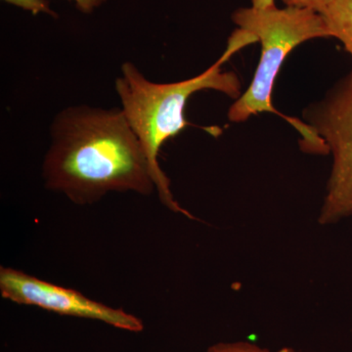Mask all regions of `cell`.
I'll return each instance as SVG.
<instances>
[{"mask_svg": "<svg viewBox=\"0 0 352 352\" xmlns=\"http://www.w3.org/2000/svg\"><path fill=\"white\" fill-rule=\"evenodd\" d=\"M11 6L19 7L24 10L30 11L34 15L39 13L47 14L52 17H57V14L50 8L46 0H3Z\"/></svg>", "mask_w": 352, "mask_h": 352, "instance_id": "cell-8", "label": "cell"}, {"mask_svg": "<svg viewBox=\"0 0 352 352\" xmlns=\"http://www.w3.org/2000/svg\"><path fill=\"white\" fill-rule=\"evenodd\" d=\"M320 14L331 38L339 39L352 57V0H336Z\"/></svg>", "mask_w": 352, "mask_h": 352, "instance_id": "cell-6", "label": "cell"}, {"mask_svg": "<svg viewBox=\"0 0 352 352\" xmlns=\"http://www.w3.org/2000/svg\"><path fill=\"white\" fill-rule=\"evenodd\" d=\"M80 12L89 14L100 7L106 0H72Z\"/></svg>", "mask_w": 352, "mask_h": 352, "instance_id": "cell-10", "label": "cell"}, {"mask_svg": "<svg viewBox=\"0 0 352 352\" xmlns=\"http://www.w3.org/2000/svg\"><path fill=\"white\" fill-rule=\"evenodd\" d=\"M207 352H296L292 347L285 346L277 351H270L249 342H220L208 347Z\"/></svg>", "mask_w": 352, "mask_h": 352, "instance_id": "cell-7", "label": "cell"}, {"mask_svg": "<svg viewBox=\"0 0 352 352\" xmlns=\"http://www.w3.org/2000/svg\"><path fill=\"white\" fill-rule=\"evenodd\" d=\"M43 176L46 188L82 206L110 192L148 196L156 190L142 146L119 108L80 105L58 113Z\"/></svg>", "mask_w": 352, "mask_h": 352, "instance_id": "cell-1", "label": "cell"}, {"mask_svg": "<svg viewBox=\"0 0 352 352\" xmlns=\"http://www.w3.org/2000/svg\"><path fill=\"white\" fill-rule=\"evenodd\" d=\"M231 18L239 29L256 36L261 43V54L251 85L229 109L228 119L243 122L256 113H277L273 107L272 92L280 69L300 44L331 38L323 17L320 13L298 7L251 6L237 9Z\"/></svg>", "mask_w": 352, "mask_h": 352, "instance_id": "cell-3", "label": "cell"}, {"mask_svg": "<svg viewBox=\"0 0 352 352\" xmlns=\"http://www.w3.org/2000/svg\"><path fill=\"white\" fill-rule=\"evenodd\" d=\"M0 293L6 300L18 305H32L65 316L101 321L129 332L138 333L144 329L141 319L124 309L109 307L75 289L48 283L14 268H0Z\"/></svg>", "mask_w": 352, "mask_h": 352, "instance_id": "cell-5", "label": "cell"}, {"mask_svg": "<svg viewBox=\"0 0 352 352\" xmlns=\"http://www.w3.org/2000/svg\"><path fill=\"white\" fill-rule=\"evenodd\" d=\"M303 118L333 156L318 222L337 223L352 215V71L305 109Z\"/></svg>", "mask_w": 352, "mask_h": 352, "instance_id": "cell-4", "label": "cell"}, {"mask_svg": "<svg viewBox=\"0 0 352 352\" xmlns=\"http://www.w3.org/2000/svg\"><path fill=\"white\" fill-rule=\"evenodd\" d=\"M254 43H258V39L254 34L238 28L214 64L201 75L178 82H151L131 62L122 65L115 85L122 103L120 109L147 157L160 200L171 212L194 219L173 197L170 179L157 161L160 150L166 140L188 126L184 111L191 95L201 90L214 89L231 98H239L242 95L239 78L233 72L222 71V66L238 51Z\"/></svg>", "mask_w": 352, "mask_h": 352, "instance_id": "cell-2", "label": "cell"}, {"mask_svg": "<svg viewBox=\"0 0 352 352\" xmlns=\"http://www.w3.org/2000/svg\"><path fill=\"white\" fill-rule=\"evenodd\" d=\"M282 1L286 6L309 9L315 12L321 13L336 0H282Z\"/></svg>", "mask_w": 352, "mask_h": 352, "instance_id": "cell-9", "label": "cell"}, {"mask_svg": "<svg viewBox=\"0 0 352 352\" xmlns=\"http://www.w3.org/2000/svg\"><path fill=\"white\" fill-rule=\"evenodd\" d=\"M252 6L254 8H268L275 6V0H252Z\"/></svg>", "mask_w": 352, "mask_h": 352, "instance_id": "cell-11", "label": "cell"}]
</instances>
